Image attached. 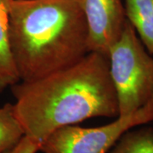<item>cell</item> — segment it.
I'll return each instance as SVG.
<instances>
[{"instance_id": "6da1fadb", "label": "cell", "mask_w": 153, "mask_h": 153, "mask_svg": "<svg viewBox=\"0 0 153 153\" xmlns=\"http://www.w3.org/2000/svg\"><path fill=\"white\" fill-rule=\"evenodd\" d=\"M25 135L39 145L56 129L97 117H118L108 55L88 52L66 68L11 86Z\"/></svg>"}, {"instance_id": "7a4b0ae2", "label": "cell", "mask_w": 153, "mask_h": 153, "mask_svg": "<svg viewBox=\"0 0 153 153\" xmlns=\"http://www.w3.org/2000/svg\"><path fill=\"white\" fill-rule=\"evenodd\" d=\"M9 34L20 82L76 63L88 53L81 0H9Z\"/></svg>"}, {"instance_id": "3957f363", "label": "cell", "mask_w": 153, "mask_h": 153, "mask_svg": "<svg viewBox=\"0 0 153 153\" xmlns=\"http://www.w3.org/2000/svg\"><path fill=\"white\" fill-rule=\"evenodd\" d=\"M108 59L118 116L130 114L152 98L153 56L128 21L119 38L111 47Z\"/></svg>"}, {"instance_id": "277c9868", "label": "cell", "mask_w": 153, "mask_h": 153, "mask_svg": "<svg viewBox=\"0 0 153 153\" xmlns=\"http://www.w3.org/2000/svg\"><path fill=\"white\" fill-rule=\"evenodd\" d=\"M153 121V96L145 105L106 125L82 128L67 125L56 129L39 146L44 153H106L126 131Z\"/></svg>"}, {"instance_id": "5b68a950", "label": "cell", "mask_w": 153, "mask_h": 153, "mask_svg": "<svg viewBox=\"0 0 153 153\" xmlns=\"http://www.w3.org/2000/svg\"><path fill=\"white\" fill-rule=\"evenodd\" d=\"M88 27V52L108 55L127 22L122 0H81Z\"/></svg>"}, {"instance_id": "8992f818", "label": "cell", "mask_w": 153, "mask_h": 153, "mask_svg": "<svg viewBox=\"0 0 153 153\" xmlns=\"http://www.w3.org/2000/svg\"><path fill=\"white\" fill-rule=\"evenodd\" d=\"M123 4L127 21L153 56V0H125Z\"/></svg>"}, {"instance_id": "52a82bcc", "label": "cell", "mask_w": 153, "mask_h": 153, "mask_svg": "<svg viewBox=\"0 0 153 153\" xmlns=\"http://www.w3.org/2000/svg\"><path fill=\"white\" fill-rule=\"evenodd\" d=\"M8 1L0 0V93L20 82L10 44Z\"/></svg>"}, {"instance_id": "ba28073f", "label": "cell", "mask_w": 153, "mask_h": 153, "mask_svg": "<svg viewBox=\"0 0 153 153\" xmlns=\"http://www.w3.org/2000/svg\"><path fill=\"white\" fill-rule=\"evenodd\" d=\"M110 153H153V128L126 131Z\"/></svg>"}, {"instance_id": "9c48e42d", "label": "cell", "mask_w": 153, "mask_h": 153, "mask_svg": "<svg viewBox=\"0 0 153 153\" xmlns=\"http://www.w3.org/2000/svg\"><path fill=\"white\" fill-rule=\"evenodd\" d=\"M25 135L14 111V105L6 103L0 107V153L14 147Z\"/></svg>"}, {"instance_id": "30bf717a", "label": "cell", "mask_w": 153, "mask_h": 153, "mask_svg": "<svg viewBox=\"0 0 153 153\" xmlns=\"http://www.w3.org/2000/svg\"><path fill=\"white\" fill-rule=\"evenodd\" d=\"M39 144L24 135L16 145L4 153H37L39 151Z\"/></svg>"}]
</instances>
